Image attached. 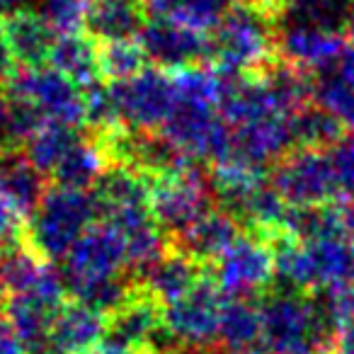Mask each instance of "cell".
<instances>
[{
    "label": "cell",
    "mask_w": 354,
    "mask_h": 354,
    "mask_svg": "<svg viewBox=\"0 0 354 354\" xmlns=\"http://www.w3.org/2000/svg\"><path fill=\"white\" fill-rule=\"evenodd\" d=\"M204 274H207V267L167 245V250L136 277V286L165 306L177 296L187 294Z\"/></svg>",
    "instance_id": "17"
},
{
    "label": "cell",
    "mask_w": 354,
    "mask_h": 354,
    "mask_svg": "<svg viewBox=\"0 0 354 354\" xmlns=\"http://www.w3.org/2000/svg\"><path fill=\"white\" fill-rule=\"evenodd\" d=\"M236 3L238 0H151L148 10L151 15L167 17L209 35Z\"/></svg>",
    "instance_id": "27"
},
{
    "label": "cell",
    "mask_w": 354,
    "mask_h": 354,
    "mask_svg": "<svg viewBox=\"0 0 354 354\" xmlns=\"http://www.w3.org/2000/svg\"><path fill=\"white\" fill-rule=\"evenodd\" d=\"M6 95L32 107L44 122L85 124V93L51 66L17 68L6 83Z\"/></svg>",
    "instance_id": "6"
},
{
    "label": "cell",
    "mask_w": 354,
    "mask_h": 354,
    "mask_svg": "<svg viewBox=\"0 0 354 354\" xmlns=\"http://www.w3.org/2000/svg\"><path fill=\"white\" fill-rule=\"evenodd\" d=\"M308 257L313 291L335 289L354 281V241L347 236H330L318 241H301Z\"/></svg>",
    "instance_id": "19"
},
{
    "label": "cell",
    "mask_w": 354,
    "mask_h": 354,
    "mask_svg": "<svg viewBox=\"0 0 354 354\" xmlns=\"http://www.w3.org/2000/svg\"><path fill=\"white\" fill-rule=\"evenodd\" d=\"M109 165L112 162L107 158V151L100 143V138L90 131L83 133V138L66 153V158L56 165L51 177H54V185H59V187L90 192L97 185L100 177L107 172Z\"/></svg>",
    "instance_id": "22"
},
{
    "label": "cell",
    "mask_w": 354,
    "mask_h": 354,
    "mask_svg": "<svg viewBox=\"0 0 354 354\" xmlns=\"http://www.w3.org/2000/svg\"><path fill=\"white\" fill-rule=\"evenodd\" d=\"M0 354H30L22 339L17 337V333L12 330V325L3 315V310H0Z\"/></svg>",
    "instance_id": "34"
},
{
    "label": "cell",
    "mask_w": 354,
    "mask_h": 354,
    "mask_svg": "<svg viewBox=\"0 0 354 354\" xmlns=\"http://www.w3.org/2000/svg\"><path fill=\"white\" fill-rule=\"evenodd\" d=\"M216 209L212 189V170L189 165L187 170L151 183V214L167 236L183 233L207 212Z\"/></svg>",
    "instance_id": "5"
},
{
    "label": "cell",
    "mask_w": 354,
    "mask_h": 354,
    "mask_svg": "<svg viewBox=\"0 0 354 354\" xmlns=\"http://www.w3.org/2000/svg\"><path fill=\"white\" fill-rule=\"evenodd\" d=\"M93 354H143V352H138V349H133V347H129V344L104 335V339L93 349Z\"/></svg>",
    "instance_id": "36"
},
{
    "label": "cell",
    "mask_w": 354,
    "mask_h": 354,
    "mask_svg": "<svg viewBox=\"0 0 354 354\" xmlns=\"http://www.w3.org/2000/svg\"><path fill=\"white\" fill-rule=\"evenodd\" d=\"M100 218L93 192L68 187H46L44 197L30 214L22 243L44 262H61L78 238Z\"/></svg>",
    "instance_id": "2"
},
{
    "label": "cell",
    "mask_w": 354,
    "mask_h": 354,
    "mask_svg": "<svg viewBox=\"0 0 354 354\" xmlns=\"http://www.w3.org/2000/svg\"><path fill=\"white\" fill-rule=\"evenodd\" d=\"M162 333V304L138 289L117 313L107 318V335L143 354H153V344Z\"/></svg>",
    "instance_id": "15"
},
{
    "label": "cell",
    "mask_w": 354,
    "mask_h": 354,
    "mask_svg": "<svg viewBox=\"0 0 354 354\" xmlns=\"http://www.w3.org/2000/svg\"><path fill=\"white\" fill-rule=\"evenodd\" d=\"M260 352L257 354H328L337 323L320 291L272 289L260 296Z\"/></svg>",
    "instance_id": "1"
},
{
    "label": "cell",
    "mask_w": 354,
    "mask_h": 354,
    "mask_svg": "<svg viewBox=\"0 0 354 354\" xmlns=\"http://www.w3.org/2000/svg\"><path fill=\"white\" fill-rule=\"evenodd\" d=\"M83 138V131L78 127L71 124H59V122H44L22 146H25V156L41 175L49 177L56 170L61 160L66 158V153Z\"/></svg>",
    "instance_id": "26"
},
{
    "label": "cell",
    "mask_w": 354,
    "mask_h": 354,
    "mask_svg": "<svg viewBox=\"0 0 354 354\" xmlns=\"http://www.w3.org/2000/svg\"><path fill=\"white\" fill-rule=\"evenodd\" d=\"M255 354H257V352H255Z\"/></svg>",
    "instance_id": "41"
},
{
    "label": "cell",
    "mask_w": 354,
    "mask_h": 354,
    "mask_svg": "<svg viewBox=\"0 0 354 354\" xmlns=\"http://www.w3.org/2000/svg\"><path fill=\"white\" fill-rule=\"evenodd\" d=\"M107 335V318L78 301H64L51 323L49 354H93Z\"/></svg>",
    "instance_id": "14"
},
{
    "label": "cell",
    "mask_w": 354,
    "mask_h": 354,
    "mask_svg": "<svg viewBox=\"0 0 354 354\" xmlns=\"http://www.w3.org/2000/svg\"><path fill=\"white\" fill-rule=\"evenodd\" d=\"M64 301V296L49 294H12L0 301V310L22 339L27 352L44 354L49 344L51 323Z\"/></svg>",
    "instance_id": "12"
},
{
    "label": "cell",
    "mask_w": 354,
    "mask_h": 354,
    "mask_svg": "<svg viewBox=\"0 0 354 354\" xmlns=\"http://www.w3.org/2000/svg\"><path fill=\"white\" fill-rule=\"evenodd\" d=\"M90 0H37L35 12L56 32V35H75L85 30Z\"/></svg>",
    "instance_id": "30"
},
{
    "label": "cell",
    "mask_w": 354,
    "mask_h": 354,
    "mask_svg": "<svg viewBox=\"0 0 354 354\" xmlns=\"http://www.w3.org/2000/svg\"><path fill=\"white\" fill-rule=\"evenodd\" d=\"M46 192V175H41L22 151L0 156V197H6L17 212L30 218Z\"/></svg>",
    "instance_id": "21"
},
{
    "label": "cell",
    "mask_w": 354,
    "mask_h": 354,
    "mask_svg": "<svg viewBox=\"0 0 354 354\" xmlns=\"http://www.w3.org/2000/svg\"><path fill=\"white\" fill-rule=\"evenodd\" d=\"M136 41L141 44L148 64L160 71L175 73V71L209 64V35L167 17H148Z\"/></svg>",
    "instance_id": "11"
},
{
    "label": "cell",
    "mask_w": 354,
    "mask_h": 354,
    "mask_svg": "<svg viewBox=\"0 0 354 354\" xmlns=\"http://www.w3.org/2000/svg\"><path fill=\"white\" fill-rule=\"evenodd\" d=\"M260 304L255 299H226L218 320L216 342L223 349L248 352L260 342Z\"/></svg>",
    "instance_id": "25"
},
{
    "label": "cell",
    "mask_w": 354,
    "mask_h": 354,
    "mask_svg": "<svg viewBox=\"0 0 354 354\" xmlns=\"http://www.w3.org/2000/svg\"><path fill=\"white\" fill-rule=\"evenodd\" d=\"M209 277L228 299H255L274 281V257L267 238L245 233L209 265Z\"/></svg>",
    "instance_id": "7"
},
{
    "label": "cell",
    "mask_w": 354,
    "mask_h": 354,
    "mask_svg": "<svg viewBox=\"0 0 354 354\" xmlns=\"http://www.w3.org/2000/svg\"><path fill=\"white\" fill-rule=\"evenodd\" d=\"M325 153L333 167L339 197L354 202V131H344L333 146L325 148Z\"/></svg>",
    "instance_id": "31"
},
{
    "label": "cell",
    "mask_w": 354,
    "mask_h": 354,
    "mask_svg": "<svg viewBox=\"0 0 354 354\" xmlns=\"http://www.w3.org/2000/svg\"><path fill=\"white\" fill-rule=\"evenodd\" d=\"M272 167L270 183L286 207H323L337 202L339 189L325 151L291 148Z\"/></svg>",
    "instance_id": "8"
},
{
    "label": "cell",
    "mask_w": 354,
    "mask_h": 354,
    "mask_svg": "<svg viewBox=\"0 0 354 354\" xmlns=\"http://www.w3.org/2000/svg\"><path fill=\"white\" fill-rule=\"evenodd\" d=\"M148 59L136 39L97 44V68L104 83H119L146 68Z\"/></svg>",
    "instance_id": "29"
},
{
    "label": "cell",
    "mask_w": 354,
    "mask_h": 354,
    "mask_svg": "<svg viewBox=\"0 0 354 354\" xmlns=\"http://www.w3.org/2000/svg\"><path fill=\"white\" fill-rule=\"evenodd\" d=\"M228 296L216 286L209 272L175 301L162 306V330L175 342L207 349L216 342L218 320Z\"/></svg>",
    "instance_id": "10"
},
{
    "label": "cell",
    "mask_w": 354,
    "mask_h": 354,
    "mask_svg": "<svg viewBox=\"0 0 354 354\" xmlns=\"http://www.w3.org/2000/svg\"><path fill=\"white\" fill-rule=\"evenodd\" d=\"M328 354H354V318H347L337 325Z\"/></svg>",
    "instance_id": "33"
},
{
    "label": "cell",
    "mask_w": 354,
    "mask_h": 354,
    "mask_svg": "<svg viewBox=\"0 0 354 354\" xmlns=\"http://www.w3.org/2000/svg\"><path fill=\"white\" fill-rule=\"evenodd\" d=\"M8 248H10V245H6V243H0V260H3V255H6ZM0 301H3V299H0Z\"/></svg>",
    "instance_id": "40"
},
{
    "label": "cell",
    "mask_w": 354,
    "mask_h": 354,
    "mask_svg": "<svg viewBox=\"0 0 354 354\" xmlns=\"http://www.w3.org/2000/svg\"><path fill=\"white\" fill-rule=\"evenodd\" d=\"M289 127H291V143H294V148H315V151L330 148L347 131L333 114L310 102L291 114Z\"/></svg>",
    "instance_id": "28"
},
{
    "label": "cell",
    "mask_w": 354,
    "mask_h": 354,
    "mask_svg": "<svg viewBox=\"0 0 354 354\" xmlns=\"http://www.w3.org/2000/svg\"><path fill=\"white\" fill-rule=\"evenodd\" d=\"M0 22H3L12 56H15V64H20L22 68L49 64L51 49L59 35L35 10L22 8Z\"/></svg>",
    "instance_id": "20"
},
{
    "label": "cell",
    "mask_w": 354,
    "mask_h": 354,
    "mask_svg": "<svg viewBox=\"0 0 354 354\" xmlns=\"http://www.w3.org/2000/svg\"><path fill=\"white\" fill-rule=\"evenodd\" d=\"M107 88L117 127L133 131H160L177 97L175 78L156 66Z\"/></svg>",
    "instance_id": "4"
},
{
    "label": "cell",
    "mask_w": 354,
    "mask_h": 354,
    "mask_svg": "<svg viewBox=\"0 0 354 354\" xmlns=\"http://www.w3.org/2000/svg\"><path fill=\"white\" fill-rule=\"evenodd\" d=\"M25 3H27V0H0V20H6L8 15L22 10V8H25Z\"/></svg>",
    "instance_id": "37"
},
{
    "label": "cell",
    "mask_w": 354,
    "mask_h": 354,
    "mask_svg": "<svg viewBox=\"0 0 354 354\" xmlns=\"http://www.w3.org/2000/svg\"><path fill=\"white\" fill-rule=\"evenodd\" d=\"M146 20L148 12L141 0H90L85 35L97 44L136 39Z\"/></svg>",
    "instance_id": "18"
},
{
    "label": "cell",
    "mask_w": 354,
    "mask_h": 354,
    "mask_svg": "<svg viewBox=\"0 0 354 354\" xmlns=\"http://www.w3.org/2000/svg\"><path fill=\"white\" fill-rule=\"evenodd\" d=\"M49 66L59 71L61 75H66L68 80H73L80 90L102 80L97 68V41L85 35V32L56 37V44L49 56Z\"/></svg>",
    "instance_id": "24"
},
{
    "label": "cell",
    "mask_w": 354,
    "mask_h": 354,
    "mask_svg": "<svg viewBox=\"0 0 354 354\" xmlns=\"http://www.w3.org/2000/svg\"><path fill=\"white\" fill-rule=\"evenodd\" d=\"M274 15L238 0L209 32V64L238 75L260 73L274 61Z\"/></svg>",
    "instance_id": "3"
},
{
    "label": "cell",
    "mask_w": 354,
    "mask_h": 354,
    "mask_svg": "<svg viewBox=\"0 0 354 354\" xmlns=\"http://www.w3.org/2000/svg\"><path fill=\"white\" fill-rule=\"evenodd\" d=\"M12 73H15V56H12L6 30H3V22H0V88H6V83L12 78Z\"/></svg>",
    "instance_id": "35"
},
{
    "label": "cell",
    "mask_w": 354,
    "mask_h": 354,
    "mask_svg": "<svg viewBox=\"0 0 354 354\" xmlns=\"http://www.w3.org/2000/svg\"><path fill=\"white\" fill-rule=\"evenodd\" d=\"M25 223H27L25 216L6 197H0V243H6V245L22 243Z\"/></svg>",
    "instance_id": "32"
},
{
    "label": "cell",
    "mask_w": 354,
    "mask_h": 354,
    "mask_svg": "<svg viewBox=\"0 0 354 354\" xmlns=\"http://www.w3.org/2000/svg\"><path fill=\"white\" fill-rule=\"evenodd\" d=\"M241 236V226L221 209H212L202 218L187 226L183 233L172 236L170 248L183 255L192 257L199 265H212L223 250L233 245V241Z\"/></svg>",
    "instance_id": "16"
},
{
    "label": "cell",
    "mask_w": 354,
    "mask_h": 354,
    "mask_svg": "<svg viewBox=\"0 0 354 354\" xmlns=\"http://www.w3.org/2000/svg\"><path fill=\"white\" fill-rule=\"evenodd\" d=\"M347 46L342 37L313 30L306 25H279L274 22V56L304 71H320L330 66Z\"/></svg>",
    "instance_id": "13"
},
{
    "label": "cell",
    "mask_w": 354,
    "mask_h": 354,
    "mask_svg": "<svg viewBox=\"0 0 354 354\" xmlns=\"http://www.w3.org/2000/svg\"><path fill=\"white\" fill-rule=\"evenodd\" d=\"M59 272L64 277L66 294H73L80 286L107 279V277L127 274V243L109 223L100 221L90 226L78 238V243L66 252Z\"/></svg>",
    "instance_id": "9"
},
{
    "label": "cell",
    "mask_w": 354,
    "mask_h": 354,
    "mask_svg": "<svg viewBox=\"0 0 354 354\" xmlns=\"http://www.w3.org/2000/svg\"><path fill=\"white\" fill-rule=\"evenodd\" d=\"M344 231L349 241H354V202L344 204Z\"/></svg>",
    "instance_id": "38"
},
{
    "label": "cell",
    "mask_w": 354,
    "mask_h": 354,
    "mask_svg": "<svg viewBox=\"0 0 354 354\" xmlns=\"http://www.w3.org/2000/svg\"><path fill=\"white\" fill-rule=\"evenodd\" d=\"M354 0H286L274 12L279 25H306L347 41Z\"/></svg>",
    "instance_id": "23"
},
{
    "label": "cell",
    "mask_w": 354,
    "mask_h": 354,
    "mask_svg": "<svg viewBox=\"0 0 354 354\" xmlns=\"http://www.w3.org/2000/svg\"><path fill=\"white\" fill-rule=\"evenodd\" d=\"M245 3H252V6L262 8V10H267V12H272V15H274V12L284 6L286 0H245Z\"/></svg>",
    "instance_id": "39"
}]
</instances>
